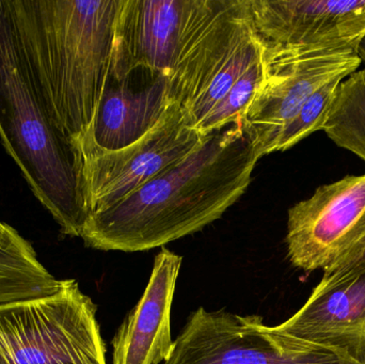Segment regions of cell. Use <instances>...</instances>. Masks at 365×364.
<instances>
[{"mask_svg": "<svg viewBox=\"0 0 365 364\" xmlns=\"http://www.w3.org/2000/svg\"><path fill=\"white\" fill-rule=\"evenodd\" d=\"M261 158L238 120L110 209L90 216L81 239L93 249L138 252L199 232L242 197Z\"/></svg>", "mask_w": 365, "mask_h": 364, "instance_id": "obj_1", "label": "cell"}, {"mask_svg": "<svg viewBox=\"0 0 365 364\" xmlns=\"http://www.w3.org/2000/svg\"><path fill=\"white\" fill-rule=\"evenodd\" d=\"M19 48L60 132L93 128L113 73L121 0H6Z\"/></svg>", "mask_w": 365, "mask_h": 364, "instance_id": "obj_2", "label": "cell"}, {"mask_svg": "<svg viewBox=\"0 0 365 364\" xmlns=\"http://www.w3.org/2000/svg\"><path fill=\"white\" fill-rule=\"evenodd\" d=\"M0 138L64 235L88 220L74 145L60 132L19 48L6 0H0Z\"/></svg>", "mask_w": 365, "mask_h": 364, "instance_id": "obj_3", "label": "cell"}, {"mask_svg": "<svg viewBox=\"0 0 365 364\" xmlns=\"http://www.w3.org/2000/svg\"><path fill=\"white\" fill-rule=\"evenodd\" d=\"M264 53L248 0H193L168 78L171 98L193 128Z\"/></svg>", "mask_w": 365, "mask_h": 364, "instance_id": "obj_4", "label": "cell"}, {"mask_svg": "<svg viewBox=\"0 0 365 364\" xmlns=\"http://www.w3.org/2000/svg\"><path fill=\"white\" fill-rule=\"evenodd\" d=\"M98 307L78 282L0 305V364H106Z\"/></svg>", "mask_w": 365, "mask_h": 364, "instance_id": "obj_5", "label": "cell"}, {"mask_svg": "<svg viewBox=\"0 0 365 364\" xmlns=\"http://www.w3.org/2000/svg\"><path fill=\"white\" fill-rule=\"evenodd\" d=\"M208 137L193 128L180 105L173 102L150 132L128 147L105 150L91 141L75 143L88 218L110 209L181 162Z\"/></svg>", "mask_w": 365, "mask_h": 364, "instance_id": "obj_6", "label": "cell"}, {"mask_svg": "<svg viewBox=\"0 0 365 364\" xmlns=\"http://www.w3.org/2000/svg\"><path fill=\"white\" fill-rule=\"evenodd\" d=\"M164 364H358L343 353L274 333L259 316L190 314Z\"/></svg>", "mask_w": 365, "mask_h": 364, "instance_id": "obj_7", "label": "cell"}, {"mask_svg": "<svg viewBox=\"0 0 365 364\" xmlns=\"http://www.w3.org/2000/svg\"><path fill=\"white\" fill-rule=\"evenodd\" d=\"M287 256L296 269L324 271L365 250V173L322 185L289 209Z\"/></svg>", "mask_w": 365, "mask_h": 364, "instance_id": "obj_8", "label": "cell"}, {"mask_svg": "<svg viewBox=\"0 0 365 364\" xmlns=\"http://www.w3.org/2000/svg\"><path fill=\"white\" fill-rule=\"evenodd\" d=\"M248 6L272 55L357 51L365 36V0H248Z\"/></svg>", "mask_w": 365, "mask_h": 364, "instance_id": "obj_9", "label": "cell"}, {"mask_svg": "<svg viewBox=\"0 0 365 364\" xmlns=\"http://www.w3.org/2000/svg\"><path fill=\"white\" fill-rule=\"evenodd\" d=\"M265 57L267 76L242 118L261 157L270 154L281 130L314 92L362 64L355 49L279 56L265 48Z\"/></svg>", "mask_w": 365, "mask_h": 364, "instance_id": "obj_10", "label": "cell"}, {"mask_svg": "<svg viewBox=\"0 0 365 364\" xmlns=\"http://www.w3.org/2000/svg\"><path fill=\"white\" fill-rule=\"evenodd\" d=\"M270 328L365 364V261L324 271L304 307Z\"/></svg>", "mask_w": 365, "mask_h": 364, "instance_id": "obj_11", "label": "cell"}, {"mask_svg": "<svg viewBox=\"0 0 365 364\" xmlns=\"http://www.w3.org/2000/svg\"><path fill=\"white\" fill-rule=\"evenodd\" d=\"M193 0H121L111 79L137 71L170 76Z\"/></svg>", "mask_w": 365, "mask_h": 364, "instance_id": "obj_12", "label": "cell"}, {"mask_svg": "<svg viewBox=\"0 0 365 364\" xmlns=\"http://www.w3.org/2000/svg\"><path fill=\"white\" fill-rule=\"evenodd\" d=\"M182 256L163 248L149 284L111 341L113 364H160L173 350L170 316Z\"/></svg>", "mask_w": 365, "mask_h": 364, "instance_id": "obj_13", "label": "cell"}, {"mask_svg": "<svg viewBox=\"0 0 365 364\" xmlns=\"http://www.w3.org/2000/svg\"><path fill=\"white\" fill-rule=\"evenodd\" d=\"M173 103L168 79L162 75L140 88L130 85V78H110L93 128L78 142L91 141L105 150L128 147L150 132Z\"/></svg>", "mask_w": 365, "mask_h": 364, "instance_id": "obj_14", "label": "cell"}, {"mask_svg": "<svg viewBox=\"0 0 365 364\" xmlns=\"http://www.w3.org/2000/svg\"><path fill=\"white\" fill-rule=\"evenodd\" d=\"M62 286L15 229L0 237V305L53 295Z\"/></svg>", "mask_w": 365, "mask_h": 364, "instance_id": "obj_15", "label": "cell"}, {"mask_svg": "<svg viewBox=\"0 0 365 364\" xmlns=\"http://www.w3.org/2000/svg\"><path fill=\"white\" fill-rule=\"evenodd\" d=\"M322 130L339 147L365 162V68L340 83Z\"/></svg>", "mask_w": 365, "mask_h": 364, "instance_id": "obj_16", "label": "cell"}, {"mask_svg": "<svg viewBox=\"0 0 365 364\" xmlns=\"http://www.w3.org/2000/svg\"><path fill=\"white\" fill-rule=\"evenodd\" d=\"M267 76V62L263 57L248 68L225 98L212 109L207 117L200 124L199 130L204 136L223 130L244 118L253 98L261 89Z\"/></svg>", "mask_w": 365, "mask_h": 364, "instance_id": "obj_17", "label": "cell"}, {"mask_svg": "<svg viewBox=\"0 0 365 364\" xmlns=\"http://www.w3.org/2000/svg\"><path fill=\"white\" fill-rule=\"evenodd\" d=\"M345 78L346 77H338L329 81L308 98L295 117L281 130L270 149V154L287 151L313 132L322 130L329 115L339 85Z\"/></svg>", "mask_w": 365, "mask_h": 364, "instance_id": "obj_18", "label": "cell"}, {"mask_svg": "<svg viewBox=\"0 0 365 364\" xmlns=\"http://www.w3.org/2000/svg\"><path fill=\"white\" fill-rule=\"evenodd\" d=\"M357 53L359 56L360 59L362 60V62L365 63V36L364 40L360 42L359 46L357 48Z\"/></svg>", "mask_w": 365, "mask_h": 364, "instance_id": "obj_19", "label": "cell"}, {"mask_svg": "<svg viewBox=\"0 0 365 364\" xmlns=\"http://www.w3.org/2000/svg\"><path fill=\"white\" fill-rule=\"evenodd\" d=\"M11 228H12V227L9 226V224H2V222H0V237L4 236Z\"/></svg>", "mask_w": 365, "mask_h": 364, "instance_id": "obj_20", "label": "cell"}, {"mask_svg": "<svg viewBox=\"0 0 365 364\" xmlns=\"http://www.w3.org/2000/svg\"><path fill=\"white\" fill-rule=\"evenodd\" d=\"M358 261H365V250L364 252H362L361 254H360L359 256H358L357 259H356V260H354L353 262H351V263L358 262ZM351 263H349V264H351ZM343 266H344V265H343ZM339 267H340V266H339Z\"/></svg>", "mask_w": 365, "mask_h": 364, "instance_id": "obj_21", "label": "cell"}]
</instances>
